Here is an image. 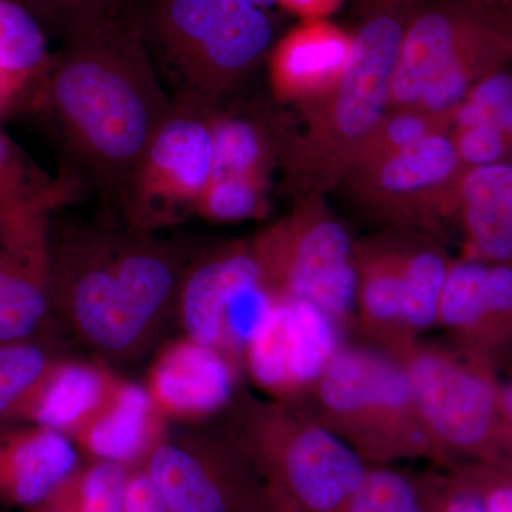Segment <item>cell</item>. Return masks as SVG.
Instances as JSON below:
<instances>
[{"label":"cell","mask_w":512,"mask_h":512,"mask_svg":"<svg viewBox=\"0 0 512 512\" xmlns=\"http://www.w3.org/2000/svg\"><path fill=\"white\" fill-rule=\"evenodd\" d=\"M352 37L322 20H306L275 46L271 83L284 101H309L329 93L348 64Z\"/></svg>","instance_id":"obj_19"},{"label":"cell","mask_w":512,"mask_h":512,"mask_svg":"<svg viewBox=\"0 0 512 512\" xmlns=\"http://www.w3.org/2000/svg\"><path fill=\"white\" fill-rule=\"evenodd\" d=\"M447 468L480 498L487 512H512V461H468Z\"/></svg>","instance_id":"obj_34"},{"label":"cell","mask_w":512,"mask_h":512,"mask_svg":"<svg viewBox=\"0 0 512 512\" xmlns=\"http://www.w3.org/2000/svg\"><path fill=\"white\" fill-rule=\"evenodd\" d=\"M488 262L476 258L448 265L436 326L446 330L451 345L481 355L487 309Z\"/></svg>","instance_id":"obj_25"},{"label":"cell","mask_w":512,"mask_h":512,"mask_svg":"<svg viewBox=\"0 0 512 512\" xmlns=\"http://www.w3.org/2000/svg\"><path fill=\"white\" fill-rule=\"evenodd\" d=\"M343 333L311 303L279 301L245 350L242 366L271 399L301 403L342 348Z\"/></svg>","instance_id":"obj_11"},{"label":"cell","mask_w":512,"mask_h":512,"mask_svg":"<svg viewBox=\"0 0 512 512\" xmlns=\"http://www.w3.org/2000/svg\"><path fill=\"white\" fill-rule=\"evenodd\" d=\"M265 181L255 178H212L195 207V215L215 222H238L259 217L265 210Z\"/></svg>","instance_id":"obj_30"},{"label":"cell","mask_w":512,"mask_h":512,"mask_svg":"<svg viewBox=\"0 0 512 512\" xmlns=\"http://www.w3.org/2000/svg\"><path fill=\"white\" fill-rule=\"evenodd\" d=\"M123 512H168L156 485L141 467L131 470Z\"/></svg>","instance_id":"obj_38"},{"label":"cell","mask_w":512,"mask_h":512,"mask_svg":"<svg viewBox=\"0 0 512 512\" xmlns=\"http://www.w3.org/2000/svg\"><path fill=\"white\" fill-rule=\"evenodd\" d=\"M454 143L461 164L476 168L501 163L507 151L508 140L495 124H481L458 130Z\"/></svg>","instance_id":"obj_35"},{"label":"cell","mask_w":512,"mask_h":512,"mask_svg":"<svg viewBox=\"0 0 512 512\" xmlns=\"http://www.w3.org/2000/svg\"><path fill=\"white\" fill-rule=\"evenodd\" d=\"M53 313L80 342L111 359L136 357L174 308L175 272L153 239L90 228L50 231Z\"/></svg>","instance_id":"obj_2"},{"label":"cell","mask_w":512,"mask_h":512,"mask_svg":"<svg viewBox=\"0 0 512 512\" xmlns=\"http://www.w3.org/2000/svg\"><path fill=\"white\" fill-rule=\"evenodd\" d=\"M181 103L215 109L271 47L274 25L254 0H156L147 25Z\"/></svg>","instance_id":"obj_5"},{"label":"cell","mask_w":512,"mask_h":512,"mask_svg":"<svg viewBox=\"0 0 512 512\" xmlns=\"http://www.w3.org/2000/svg\"><path fill=\"white\" fill-rule=\"evenodd\" d=\"M67 181L50 180L2 130H0V217L3 237L45 238L52 215L69 198ZM2 237V238H3Z\"/></svg>","instance_id":"obj_22"},{"label":"cell","mask_w":512,"mask_h":512,"mask_svg":"<svg viewBox=\"0 0 512 512\" xmlns=\"http://www.w3.org/2000/svg\"><path fill=\"white\" fill-rule=\"evenodd\" d=\"M298 406L367 466L427 458L439 467L406 373L382 352L343 345Z\"/></svg>","instance_id":"obj_4"},{"label":"cell","mask_w":512,"mask_h":512,"mask_svg":"<svg viewBox=\"0 0 512 512\" xmlns=\"http://www.w3.org/2000/svg\"><path fill=\"white\" fill-rule=\"evenodd\" d=\"M28 512H37L36 510L28 511Z\"/></svg>","instance_id":"obj_46"},{"label":"cell","mask_w":512,"mask_h":512,"mask_svg":"<svg viewBox=\"0 0 512 512\" xmlns=\"http://www.w3.org/2000/svg\"><path fill=\"white\" fill-rule=\"evenodd\" d=\"M53 53L42 22L20 0H0V76L29 101L45 79Z\"/></svg>","instance_id":"obj_24"},{"label":"cell","mask_w":512,"mask_h":512,"mask_svg":"<svg viewBox=\"0 0 512 512\" xmlns=\"http://www.w3.org/2000/svg\"><path fill=\"white\" fill-rule=\"evenodd\" d=\"M441 127H443V121L434 119L419 109H397L396 113L386 114L380 126L377 127L375 136L370 140L369 146L363 151L362 157L350 173L413 146L421 138L441 131Z\"/></svg>","instance_id":"obj_32"},{"label":"cell","mask_w":512,"mask_h":512,"mask_svg":"<svg viewBox=\"0 0 512 512\" xmlns=\"http://www.w3.org/2000/svg\"><path fill=\"white\" fill-rule=\"evenodd\" d=\"M222 429L262 471L285 512H342L367 464L298 404L238 393Z\"/></svg>","instance_id":"obj_3"},{"label":"cell","mask_w":512,"mask_h":512,"mask_svg":"<svg viewBox=\"0 0 512 512\" xmlns=\"http://www.w3.org/2000/svg\"><path fill=\"white\" fill-rule=\"evenodd\" d=\"M402 2H382L352 37L336 86L308 106V131L286 147L292 174L348 175L390 106V86L406 22Z\"/></svg>","instance_id":"obj_6"},{"label":"cell","mask_w":512,"mask_h":512,"mask_svg":"<svg viewBox=\"0 0 512 512\" xmlns=\"http://www.w3.org/2000/svg\"><path fill=\"white\" fill-rule=\"evenodd\" d=\"M214 173L212 178L238 177L265 181L274 157L272 136L259 121L241 114L211 111Z\"/></svg>","instance_id":"obj_26"},{"label":"cell","mask_w":512,"mask_h":512,"mask_svg":"<svg viewBox=\"0 0 512 512\" xmlns=\"http://www.w3.org/2000/svg\"><path fill=\"white\" fill-rule=\"evenodd\" d=\"M480 16L451 3L417 10L404 25L390 86V104L417 109L434 74L497 35Z\"/></svg>","instance_id":"obj_14"},{"label":"cell","mask_w":512,"mask_h":512,"mask_svg":"<svg viewBox=\"0 0 512 512\" xmlns=\"http://www.w3.org/2000/svg\"><path fill=\"white\" fill-rule=\"evenodd\" d=\"M249 244L275 299L311 303L343 335L355 328L356 245L322 205L303 202Z\"/></svg>","instance_id":"obj_8"},{"label":"cell","mask_w":512,"mask_h":512,"mask_svg":"<svg viewBox=\"0 0 512 512\" xmlns=\"http://www.w3.org/2000/svg\"><path fill=\"white\" fill-rule=\"evenodd\" d=\"M140 467L168 512H285L255 461L220 424L165 434Z\"/></svg>","instance_id":"obj_9"},{"label":"cell","mask_w":512,"mask_h":512,"mask_svg":"<svg viewBox=\"0 0 512 512\" xmlns=\"http://www.w3.org/2000/svg\"><path fill=\"white\" fill-rule=\"evenodd\" d=\"M259 281L264 278L249 242L228 244L191 259L175 301L185 338L220 350L225 313L239 293Z\"/></svg>","instance_id":"obj_15"},{"label":"cell","mask_w":512,"mask_h":512,"mask_svg":"<svg viewBox=\"0 0 512 512\" xmlns=\"http://www.w3.org/2000/svg\"><path fill=\"white\" fill-rule=\"evenodd\" d=\"M40 22L50 23L62 30L79 16L113 2V0H20Z\"/></svg>","instance_id":"obj_36"},{"label":"cell","mask_w":512,"mask_h":512,"mask_svg":"<svg viewBox=\"0 0 512 512\" xmlns=\"http://www.w3.org/2000/svg\"><path fill=\"white\" fill-rule=\"evenodd\" d=\"M20 101H23L22 94L5 77L0 76V117L8 114L13 107L18 106Z\"/></svg>","instance_id":"obj_41"},{"label":"cell","mask_w":512,"mask_h":512,"mask_svg":"<svg viewBox=\"0 0 512 512\" xmlns=\"http://www.w3.org/2000/svg\"><path fill=\"white\" fill-rule=\"evenodd\" d=\"M412 389L439 467L498 461V365L454 345L421 340L397 359Z\"/></svg>","instance_id":"obj_7"},{"label":"cell","mask_w":512,"mask_h":512,"mask_svg":"<svg viewBox=\"0 0 512 512\" xmlns=\"http://www.w3.org/2000/svg\"><path fill=\"white\" fill-rule=\"evenodd\" d=\"M495 126L500 127L507 140H512V106L495 117Z\"/></svg>","instance_id":"obj_42"},{"label":"cell","mask_w":512,"mask_h":512,"mask_svg":"<svg viewBox=\"0 0 512 512\" xmlns=\"http://www.w3.org/2000/svg\"><path fill=\"white\" fill-rule=\"evenodd\" d=\"M377 2H402V0H377Z\"/></svg>","instance_id":"obj_45"},{"label":"cell","mask_w":512,"mask_h":512,"mask_svg":"<svg viewBox=\"0 0 512 512\" xmlns=\"http://www.w3.org/2000/svg\"><path fill=\"white\" fill-rule=\"evenodd\" d=\"M413 476L421 512H487L480 498L450 470L443 467Z\"/></svg>","instance_id":"obj_33"},{"label":"cell","mask_w":512,"mask_h":512,"mask_svg":"<svg viewBox=\"0 0 512 512\" xmlns=\"http://www.w3.org/2000/svg\"><path fill=\"white\" fill-rule=\"evenodd\" d=\"M57 359L37 339L0 343V431L18 426L23 404Z\"/></svg>","instance_id":"obj_29"},{"label":"cell","mask_w":512,"mask_h":512,"mask_svg":"<svg viewBox=\"0 0 512 512\" xmlns=\"http://www.w3.org/2000/svg\"><path fill=\"white\" fill-rule=\"evenodd\" d=\"M131 470L123 464L89 460L43 507L55 512H123Z\"/></svg>","instance_id":"obj_28"},{"label":"cell","mask_w":512,"mask_h":512,"mask_svg":"<svg viewBox=\"0 0 512 512\" xmlns=\"http://www.w3.org/2000/svg\"><path fill=\"white\" fill-rule=\"evenodd\" d=\"M80 466V450L66 434L32 424L2 430L0 504L35 510Z\"/></svg>","instance_id":"obj_16"},{"label":"cell","mask_w":512,"mask_h":512,"mask_svg":"<svg viewBox=\"0 0 512 512\" xmlns=\"http://www.w3.org/2000/svg\"><path fill=\"white\" fill-rule=\"evenodd\" d=\"M211 111L173 101L121 200L131 228L151 232L195 215L214 173Z\"/></svg>","instance_id":"obj_10"},{"label":"cell","mask_w":512,"mask_h":512,"mask_svg":"<svg viewBox=\"0 0 512 512\" xmlns=\"http://www.w3.org/2000/svg\"><path fill=\"white\" fill-rule=\"evenodd\" d=\"M254 2L266 9L269 8V6L276 5V3L281 2V0H254Z\"/></svg>","instance_id":"obj_43"},{"label":"cell","mask_w":512,"mask_h":512,"mask_svg":"<svg viewBox=\"0 0 512 512\" xmlns=\"http://www.w3.org/2000/svg\"><path fill=\"white\" fill-rule=\"evenodd\" d=\"M507 2H510V3H512V0H507Z\"/></svg>","instance_id":"obj_47"},{"label":"cell","mask_w":512,"mask_h":512,"mask_svg":"<svg viewBox=\"0 0 512 512\" xmlns=\"http://www.w3.org/2000/svg\"><path fill=\"white\" fill-rule=\"evenodd\" d=\"M117 380L119 377L100 363L59 357L23 404L18 424L72 437L99 412Z\"/></svg>","instance_id":"obj_20"},{"label":"cell","mask_w":512,"mask_h":512,"mask_svg":"<svg viewBox=\"0 0 512 512\" xmlns=\"http://www.w3.org/2000/svg\"><path fill=\"white\" fill-rule=\"evenodd\" d=\"M342 0H281L279 5L306 20H318L338 8Z\"/></svg>","instance_id":"obj_40"},{"label":"cell","mask_w":512,"mask_h":512,"mask_svg":"<svg viewBox=\"0 0 512 512\" xmlns=\"http://www.w3.org/2000/svg\"><path fill=\"white\" fill-rule=\"evenodd\" d=\"M448 262L429 242H407L403 274V323L412 342L434 328Z\"/></svg>","instance_id":"obj_27"},{"label":"cell","mask_w":512,"mask_h":512,"mask_svg":"<svg viewBox=\"0 0 512 512\" xmlns=\"http://www.w3.org/2000/svg\"><path fill=\"white\" fill-rule=\"evenodd\" d=\"M342 512H421L413 478L387 466H367Z\"/></svg>","instance_id":"obj_31"},{"label":"cell","mask_w":512,"mask_h":512,"mask_svg":"<svg viewBox=\"0 0 512 512\" xmlns=\"http://www.w3.org/2000/svg\"><path fill=\"white\" fill-rule=\"evenodd\" d=\"M239 366L220 350L180 338L160 350L146 389L165 419L204 421L224 413L238 394Z\"/></svg>","instance_id":"obj_13"},{"label":"cell","mask_w":512,"mask_h":512,"mask_svg":"<svg viewBox=\"0 0 512 512\" xmlns=\"http://www.w3.org/2000/svg\"><path fill=\"white\" fill-rule=\"evenodd\" d=\"M3 232H5V224H3L2 217H0V238H2Z\"/></svg>","instance_id":"obj_44"},{"label":"cell","mask_w":512,"mask_h":512,"mask_svg":"<svg viewBox=\"0 0 512 512\" xmlns=\"http://www.w3.org/2000/svg\"><path fill=\"white\" fill-rule=\"evenodd\" d=\"M407 241L380 238L355 247V329L369 348L397 360L412 348L403 323Z\"/></svg>","instance_id":"obj_17"},{"label":"cell","mask_w":512,"mask_h":512,"mask_svg":"<svg viewBox=\"0 0 512 512\" xmlns=\"http://www.w3.org/2000/svg\"><path fill=\"white\" fill-rule=\"evenodd\" d=\"M60 32L63 45L30 103L97 184L123 200L173 101L158 80L143 26L120 0Z\"/></svg>","instance_id":"obj_1"},{"label":"cell","mask_w":512,"mask_h":512,"mask_svg":"<svg viewBox=\"0 0 512 512\" xmlns=\"http://www.w3.org/2000/svg\"><path fill=\"white\" fill-rule=\"evenodd\" d=\"M456 143L441 131L350 173L377 217L402 225L436 220L453 204L461 170Z\"/></svg>","instance_id":"obj_12"},{"label":"cell","mask_w":512,"mask_h":512,"mask_svg":"<svg viewBox=\"0 0 512 512\" xmlns=\"http://www.w3.org/2000/svg\"><path fill=\"white\" fill-rule=\"evenodd\" d=\"M165 421L146 386L119 379L99 412L70 439L90 460L136 468L164 439Z\"/></svg>","instance_id":"obj_18"},{"label":"cell","mask_w":512,"mask_h":512,"mask_svg":"<svg viewBox=\"0 0 512 512\" xmlns=\"http://www.w3.org/2000/svg\"><path fill=\"white\" fill-rule=\"evenodd\" d=\"M498 461H512V379L501 380L498 396Z\"/></svg>","instance_id":"obj_39"},{"label":"cell","mask_w":512,"mask_h":512,"mask_svg":"<svg viewBox=\"0 0 512 512\" xmlns=\"http://www.w3.org/2000/svg\"><path fill=\"white\" fill-rule=\"evenodd\" d=\"M49 249L0 242V343L37 339L52 316Z\"/></svg>","instance_id":"obj_23"},{"label":"cell","mask_w":512,"mask_h":512,"mask_svg":"<svg viewBox=\"0 0 512 512\" xmlns=\"http://www.w3.org/2000/svg\"><path fill=\"white\" fill-rule=\"evenodd\" d=\"M466 100L487 111L495 124V117L512 106V74H488L471 87Z\"/></svg>","instance_id":"obj_37"},{"label":"cell","mask_w":512,"mask_h":512,"mask_svg":"<svg viewBox=\"0 0 512 512\" xmlns=\"http://www.w3.org/2000/svg\"><path fill=\"white\" fill-rule=\"evenodd\" d=\"M457 204L471 258L512 262V164L470 168L458 183Z\"/></svg>","instance_id":"obj_21"}]
</instances>
